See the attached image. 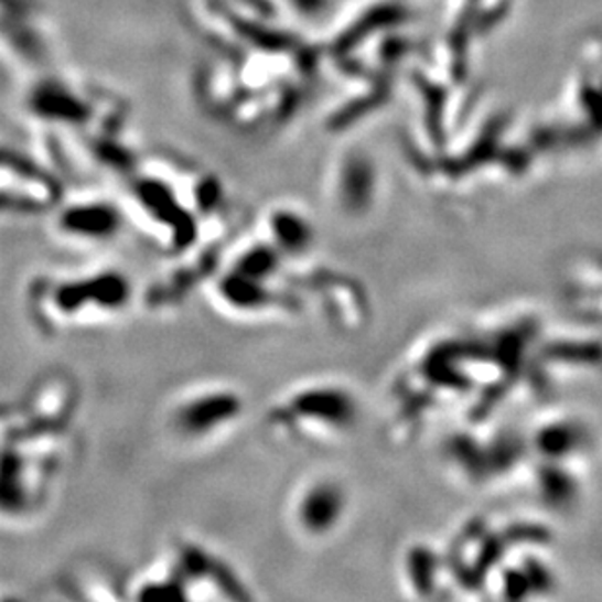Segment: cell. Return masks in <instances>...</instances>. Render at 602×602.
I'll use <instances>...</instances> for the list:
<instances>
[{"label":"cell","instance_id":"7","mask_svg":"<svg viewBox=\"0 0 602 602\" xmlns=\"http://www.w3.org/2000/svg\"><path fill=\"white\" fill-rule=\"evenodd\" d=\"M61 589L67 591L68 599L78 601H119L126 599V585L114 578V573L101 566L86 563L73 569L63 579Z\"/></svg>","mask_w":602,"mask_h":602},{"label":"cell","instance_id":"1","mask_svg":"<svg viewBox=\"0 0 602 602\" xmlns=\"http://www.w3.org/2000/svg\"><path fill=\"white\" fill-rule=\"evenodd\" d=\"M137 284L123 269L94 268L34 277L25 287L28 316L42 334L108 326L129 314Z\"/></svg>","mask_w":602,"mask_h":602},{"label":"cell","instance_id":"6","mask_svg":"<svg viewBox=\"0 0 602 602\" xmlns=\"http://www.w3.org/2000/svg\"><path fill=\"white\" fill-rule=\"evenodd\" d=\"M80 386L68 373H47L28 388L17 404L24 429L71 431L80 408Z\"/></svg>","mask_w":602,"mask_h":602},{"label":"cell","instance_id":"2","mask_svg":"<svg viewBox=\"0 0 602 602\" xmlns=\"http://www.w3.org/2000/svg\"><path fill=\"white\" fill-rule=\"evenodd\" d=\"M243 394L235 386L205 380L185 386L168 400L162 423L176 443L209 447L230 436L244 416Z\"/></svg>","mask_w":602,"mask_h":602},{"label":"cell","instance_id":"3","mask_svg":"<svg viewBox=\"0 0 602 602\" xmlns=\"http://www.w3.org/2000/svg\"><path fill=\"white\" fill-rule=\"evenodd\" d=\"M131 197L142 217L144 235L168 260L184 256L207 236L201 218L164 180L139 178L131 185Z\"/></svg>","mask_w":602,"mask_h":602},{"label":"cell","instance_id":"4","mask_svg":"<svg viewBox=\"0 0 602 602\" xmlns=\"http://www.w3.org/2000/svg\"><path fill=\"white\" fill-rule=\"evenodd\" d=\"M164 553L176 573L182 602L251 599L248 583L238 576V571L200 540L178 538Z\"/></svg>","mask_w":602,"mask_h":602},{"label":"cell","instance_id":"5","mask_svg":"<svg viewBox=\"0 0 602 602\" xmlns=\"http://www.w3.org/2000/svg\"><path fill=\"white\" fill-rule=\"evenodd\" d=\"M126 213L109 201H76L55 215L53 233L76 250H96L116 243L123 226Z\"/></svg>","mask_w":602,"mask_h":602},{"label":"cell","instance_id":"8","mask_svg":"<svg viewBox=\"0 0 602 602\" xmlns=\"http://www.w3.org/2000/svg\"><path fill=\"white\" fill-rule=\"evenodd\" d=\"M32 108L42 118L65 123H80L88 116V108L84 106V101L78 100L75 94L68 93L67 88L60 84H42L32 96Z\"/></svg>","mask_w":602,"mask_h":602}]
</instances>
